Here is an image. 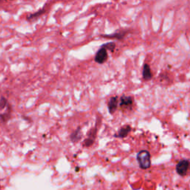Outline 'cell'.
<instances>
[{
  "mask_svg": "<svg viewBox=\"0 0 190 190\" xmlns=\"http://www.w3.org/2000/svg\"><path fill=\"white\" fill-rule=\"evenodd\" d=\"M11 106L8 104V105L7 111H6L5 113L0 114V120H1L2 122L3 123L7 122V121L9 120V118H11Z\"/></svg>",
  "mask_w": 190,
  "mask_h": 190,
  "instance_id": "obj_11",
  "label": "cell"
},
{
  "mask_svg": "<svg viewBox=\"0 0 190 190\" xmlns=\"http://www.w3.org/2000/svg\"><path fill=\"white\" fill-rule=\"evenodd\" d=\"M8 102L7 99L4 97H2L0 99V110H3L5 107L8 106Z\"/></svg>",
  "mask_w": 190,
  "mask_h": 190,
  "instance_id": "obj_13",
  "label": "cell"
},
{
  "mask_svg": "<svg viewBox=\"0 0 190 190\" xmlns=\"http://www.w3.org/2000/svg\"><path fill=\"white\" fill-rule=\"evenodd\" d=\"M131 130V128L130 126H129V125H125V126H122L119 129L118 132H117V134L114 135V137H118V138H125V137L128 136Z\"/></svg>",
  "mask_w": 190,
  "mask_h": 190,
  "instance_id": "obj_7",
  "label": "cell"
},
{
  "mask_svg": "<svg viewBox=\"0 0 190 190\" xmlns=\"http://www.w3.org/2000/svg\"><path fill=\"white\" fill-rule=\"evenodd\" d=\"M97 132H98V123H97L94 129H91L88 135V137L84 140L83 143H82V145L84 147H89L93 145V143L95 141V139H96Z\"/></svg>",
  "mask_w": 190,
  "mask_h": 190,
  "instance_id": "obj_5",
  "label": "cell"
},
{
  "mask_svg": "<svg viewBox=\"0 0 190 190\" xmlns=\"http://www.w3.org/2000/svg\"><path fill=\"white\" fill-rule=\"evenodd\" d=\"M190 170V161L188 160H181L176 165V172L180 176L184 177Z\"/></svg>",
  "mask_w": 190,
  "mask_h": 190,
  "instance_id": "obj_2",
  "label": "cell"
},
{
  "mask_svg": "<svg viewBox=\"0 0 190 190\" xmlns=\"http://www.w3.org/2000/svg\"><path fill=\"white\" fill-rule=\"evenodd\" d=\"M0 1H1V0H0Z\"/></svg>",
  "mask_w": 190,
  "mask_h": 190,
  "instance_id": "obj_16",
  "label": "cell"
},
{
  "mask_svg": "<svg viewBox=\"0 0 190 190\" xmlns=\"http://www.w3.org/2000/svg\"><path fill=\"white\" fill-rule=\"evenodd\" d=\"M70 138H71V140L73 143L78 142L79 140H81V138H82L81 129L78 128L77 129H76V130L74 131L71 135Z\"/></svg>",
  "mask_w": 190,
  "mask_h": 190,
  "instance_id": "obj_9",
  "label": "cell"
},
{
  "mask_svg": "<svg viewBox=\"0 0 190 190\" xmlns=\"http://www.w3.org/2000/svg\"><path fill=\"white\" fill-rule=\"evenodd\" d=\"M106 48L101 46V48L98 50L94 56V61L98 64H103L108 60V52Z\"/></svg>",
  "mask_w": 190,
  "mask_h": 190,
  "instance_id": "obj_4",
  "label": "cell"
},
{
  "mask_svg": "<svg viewBox=\"0 0 190 190\" xmlns=\"http://www.w3.org/2000/svg\"><path fill=\"white\" fill-rule=\"evenodd\" d=\"M133 105H134V100L131 96H123L120 98V102H119V106L123 112L126 111H130L132 109Z\"/></svg>",
  "mask_w": 190,
  "mask_h": 190,
  "instance_id": "obj_3",
  "label": "cell"
},
{
  "mask_svg": "<svg viewBox=\"0 0 190 190\" xmlns=\"http://www.w3.org/2000/svg\"><path fill=\"white\" fill-rule=\"evenodd\" d=\"M126 35V32H118V33H114L112 34H106V35H102L103 37L108 38V39H118L122 40L124 38Z\"/></svg>",
  "mask_w": 190,
  "mask_h": 190,
  "instance_id": "obj_10",
  "label": "cell"
},
{
  "mask_svg": "<svg viewBox=\"0 0 190 190\" xmlns=\"http://www.w3.org/2000/svg\"><path fill=\"white\" fill-rule=\"evenodd\" d=\"M45 13V8H42L41 10H40V11H36V13L30 14V15H28L27 17V19L28 20H33L35 19H37V18H39L40 16H42V14Z\"/></svg>",
  "mask_w": 190,
  "mask_h": 190,
  "instance_id": "obj_12",
  "label": "cell"
},
{
  "mask_svg": "<svg viewBox=\"0 0 190 190\" xmlns=\"http://www.w3.org/2000/svg\"><path fill=\"white\" fill-rule=\"evenodd\" d=\"M136 158L140 169H148L151 167V155L149 151L141 150L138 151Z\"/></svg>",
  "mask_w": 190,
  "mask_h": 190,
  "instance_id": "obj_1",
  "label": "cell"
},
{
  "mask_svg": "<svg viewBox=\"0 0 190 190\" xmlns=\"http://www.w3.org/2000/svg\"><path fill=\"white\" fill-rule=\"evenodd\" d=\"M143 78L145 80H150L152 78V73H151L150 66L148 64H144L143 68Z\"/></svg>",
  "mask_w": 190,
  "mask_h": 190,
  "instance_id": "obj_8",
  "label": "cell"
},
{
  "mask_svg": "<svg viewBox=\"0 0 190 190\" xmlns=\"http://www.w3.org/2000/svg\"><path fill=\"white\" fill-rule=\"evenodd\" d=\"M103 47L106 48L107 50H112V51H113V50H114L115 48V46H116V45H115L114 42H108V43H106L104 44V45H102Z\"/></svg>",
  "mask_w": 190,
  "mask_h": 190,
  "instance_id": "obj_14",
  "label": "cell"
},
{
  "mask_svg": "<svg viewBox=\"0 0 190 190\" xmlns=\"http://www.w3.org/2000/svg\"><path fill=\"white\" fill-rule=\"evenodd\" d=\"M118 105H119L118 97H117V96L112 97V98L109 99V100L108 102V112L110 113L111 114H114V113L116 112L117 108H118Z\"/></svg>",
  "mask_w": 190,
  "mask_h": 190,
  "instance_id": "obj_6",
  "label": "cell"
},
{
  "mask_svg": "<svg viewBox=\"0 0 190 190\" xmlns=\"http://www.w3.org/2000/svg\"><path fill=\"white\" fill-rule=\"evenodd\" d=\"M10 1H13V0H10Z\"/></svg>",
  "mask_w": 190,
  "mask_h": 190,
  "instance_id": "obj_15",
  "label": "cell"
}]
</instances>
